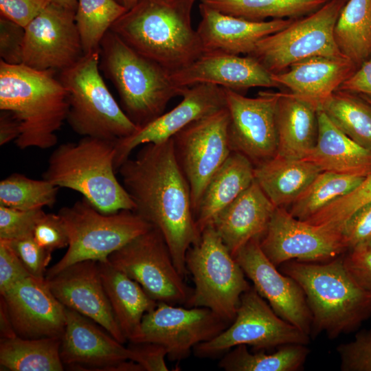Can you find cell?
<instances>
[{
	"mask_svg": "<svg viewBox=\"0 0 371 371\" xmlns=\"http://www.w3.org/2000/svg\"><path fill=\"white\" fill-rule=\"evenodd\" d=\"M122 185L135 203L134 212L160 230L175 265L185 278L186 256L201 238L192 210L190 186L175 155L172 138L146 144L135 158L119 168Z\"/></svg>",
	"mask_w": 371,
	"mask_h": 371,
	"instance_id": "obj_1",
	"label": "cell"
},
{
	"mask_svg": "<svg viewBox=\"0 0 371 371\" xmlns=\"http://www.w3.org/2000/svg\"><path fill=\"white\" fill-rule=\"evenodd\" d=\"M195 0H139L111 27L127 45L170 72L203 53L192 24Z\"/></svg>",
	"mask_w": 371,
	"mask_h": 371,
	"instance_id": "obj_2",
	"label": "cell"
},
{
	"mask_svg": "<svg viewBox=\"0 0 371 371\" xmlns=\"http://www.w3.org/2000/svg\"><path fill=\"white\" fill-rule=\"evenodd\" d=\"M56 74L0 60V110L19 121L21 133L15 144L20 149H48L58 142L56 133L67 119L69 102Z\"/></svg>",
	"mask_w": 371,
	"mask_h": 371,
	"instance_id": "obj_3",
	"label": "cell"
},
{
	"mask_svg": "<svg viewBox=\"0 0 371 371\" xmlns=\"http://www.w3.org/2000/svg\"><path fill=\"white\" fill-rule=\"evenodd\" d=\"M343 255L324 263L292 260L279 270L302 289L311 314V335L334 339L357 330L371 316V295L353 280Z\"/></svg>",
	"mask_w": 371,
	"mask_h": 371,
	"instance_id": "obj_4",
	"label": "cell"
},
{
	"mask_svg": "<svg viewBox=\"0 0 371 371\" xmlns=\"http://www.w3.org/2000/svg\"><path fill=\"white\" fill-rule=\"evenodd\" d=\"M100 69L115 87L122 109L138 127L164 113L187 88L175 85L171 72L138 53L110 30L100 46Z\"/></svg>",
	"mask_w": 371,
	"mask_h": 371,
	"instance_id": "obj_5",
	"label": "cell"
},
{
	"mask_svg": "<svg viewBox=\"0 0 371 371\" xmlns=\"http://www.w3.org/2000/svg\"><path fill=\"white\" fill-rule=\"evenodd\" d=\"M116 141L83 137L59 145L49 157L43 179L80 192L104 214L134 210L133 201L115 176Z\"/></svg>",
	"mask_w": 371,
	"mask_h": 371,
	"instance_id": "obj_6",
	"label": "cell"
},
{
	"mask_svg": "<svg viewBox=\"0 0 371 371\" xmlns=\"http://www.w3.org/2000/svg\"><path fill=\"white\" fill-rule=\"evenodd\" d=\"M100 49L85 54L58 76L68 97L66 121L77 134L117 140L138 126L126 115L106 87L100 69Z\"/></svg>",
	"mask_w": 371,
	"mask_h": 371,
	"instance_id": "obj_7",
	"label": "cell"
},
{
	"mask_svg": "<svg viewBox=\"0 0 371 371\" xmlns=\"http://www.w3.org/2000/svg\"><path fill=\"white\" fill-rule=\"evenodd\" d=\"M58 214L69 245L62 258L47 271L45 278L78 262L106 261L113 252L153 227L133 210L104 214L85 198L63 207Z\"/></svg>",
	"mask_w": 371,
	"mask_h": 371,
	"instance_id": "obj_8",
	"label": "cell"
},
{
	"mask_svg": "<svg viewBox=\"0 0 371 371\" xmlns=\"http://www.w3.org/2000/svg\"><path fill=\"white\" fill-rule=\"evenodd\" d=\"M194 288L186 307H205L231 324L241 295L251 288L245 274L212 225L186 256Z\"/></svg>",
	"mask_w": 371,
	"mask_h": 371,
	"instance_id": "obj_9",
	"label": "cell"
},
{
	"mask_svg": "<svg viewBox=\"0 0 371 371\" xmlns=\"http://www.w3.org/2000/svg\"><path fill=\"white\" fill-rule=\"evenodd\" d=\"M346 1L329 0L317 10L260 40L247 56L271 74L312 56H344L335 43L334 28Z\"/></svg>",
	"mask_w": 371,
	"mask_h": 371,
	"instance_id": "obj_10",
	"label": "cell"
},
{
	"mask_svg": "<svg viewBox=\"0 0 371 371\" xmlns=\"http://www.w3.org/2000/svg\"><path fill=\"white\" fill-rule=\"evenodd\" d=\"M107 260L157 302L186 306L191 297L193 289L186 284L163 234L155 227L113 252Z\"/></svg>",
	"mask_w": 371,
	"mask_h": 371,
	"instance_id": "obj_11",
	"label": "cell"
},
{
	"mask_svg": "<svg viewBox=\"0 0 371 371\" xmlns=\"http://www.w3.org/2000/svg\"><path fill=\"white\" fill-rule=\"evenodd\" d=\"M309 343V335L278 316L254 286L240 297L233 322L213 339L193 348L199 358H214L240 345L268 349Z\"/></svg>",
	"mask_w": 371,
	"mask_h": 371,
	"instance_id": "obj_12",
	"label": "cell"
},
{
	"mask_svg": "<svg viewBox=\"0 0 371 371\" xmlns=\"http://www.w3.org/2000/svg\"><path fill=\"white\" fill-rule=\"evenodd\" d=\"M228 124L225 107L191 122L172 137L176 159L190 186L194 216L208 181L232 153Z\"/></svg>",
	"mask_w": 371,
	"mask_h": 371,
	"instance_id": "obj_13",
	"label": "cell"
},
{
	"mask_svg": "<svg viewBox=\"0 0 371 371\" xmlns=\"http://www.w3.org/2000/svg\"><path fill=\"white\" fill-rule=\"evenodd\" d=\"M66 325L60 355L72 370L144 371L137 344L128 347L80 313L65 307Z\"/></svg>",
	"mask_w": 371,
	"mask_h": 371,
	"instance_id": "obj_14",
	"label": "cell"
},
{
	"mask_svg": "<svg viewBox=\"0 0 371 371\" xmlns=\"http://www.w3.org/2000/svg\"><path fill=\"white\" fill-rule=\"evenodd\" d=\"M229 324L207 308L157 302L154 309L144 314L138 333L130 343L159 345L170 360L180 361L196 345L213 339Z\"/></svg>",
	"mask_w": 371,
	"mask_h": 371,
	"instance_id": "obj_15",
	"label": "cell"
},
{
	"mask_svg": "<svg viewBox=\"0 0 371 371\" xmlns=\"http://www.w3.org/2000/svg\"><path fill=\"white\" fill-rule=\"evenodd\" d=\"M259 242L263 253L277 267L292 260L326 262L348 250L341 229L300 220L284 207H276Z\"/></svg>",
	"mask_w": 371,
	"mask_h": 371,
	"instance_id": "obj_16",
	"label": "cell"
},
{
	"mask_svg": "<svg viewBox=\"0 0 371 371\" xmlns=\"http://www.w3.org/2000/svg\"><path fill=\"white\" fill-rule=\"evenodd\" d=\"M231 150L254 166L277 155L276 108L279 92L260 91L254 98L225 89Z\"/></svg>",
	"mask_w": 371,
	"mask_h": 371,
	"instance_id": "obj_17",
	"label": "cell"
},
{
	"mask_svg": "<svg viewBox=\"0 0 371 371\" xmlns=\"http://www.w3.org/2000/svg\"><path fill=\"white\" fill-rule=\"evenodd\" d=\"M84 55L74 12L49 3L25 27V65L60 71Z\"/></svg>",
	"mask_w": 371,
	"mask_h": 371,
	"instance_id": "obj_18",
	"label": "cell"
},
{
	"mask_svg": "<svg viewBox=\"0 0 371 371\" xmlns=\"http://www.w3.org/2000/svg\"><path fill=\"white\" fill-rule=\"evenodd\" d=\"M260 238L250 240L237 252L235 259L274 312L311 335L312 317L302 289L268 259L260 248Z\"/></svg>",
	"mask_w": 371,
	"mask_h": 371,
	"instance_id": "obj_19",
	"label": "cell"
},
{
	"mask_svg": "<svg viewBox=\"0 0 371 371\" xmlns=\"http://www.w3.org/2000/svg\"><path fill=\"white\" fill-rule=\"evenodd\" d=\"M181 96V101L173 109L116 141L114 167L117 172L137 146L166 141L191 122L226 107L224 88L215 85L187 87Z\"/></svg>",
	"mask_w": 371,
	"mask_h": 371,
	"instance_id": "obj_20",
	"label": "cell"
},
{
	"mask_svg": "<svg viewBox=\"0 0 371 371\" xmlns=\"http://www.w3.org/2000/svg\"><path fill=\"white\" fill-rule=\"evenodd\" d=\"M45 280L65 307L91 319L120 343L128 341L114 315L98 261L76 262Z\"/></svg>",
	"mask_w": 371,
	"mask_h": 371,
	"instance_id": "obj_21",
	"label": "cell"
},
{
	"mask_svg": "<svg viewBox=\"0 0 371 371\" xmlns=\"http://www.w3.org/2000/svg\"><path fill=\"white\" fill-rule=\"evenodd\" d=\"M1 295L17 336L25 339L63 337L65 307L52 293L45 278L28 276Z\"/></svg>",
	"mask_w": 371,
	"mask_h": 371,
	"instance_id": "obj_22",
	"label": "cell"
},
{
	"mask_svg": "<svg viewBox=\"0 0 371 371\" xmlns=\"http://www.w3.org/2000/svg\"><path fill=\"white\" fill-rule=\"evenodd\" d=\"M171 78L181 88L212 84L242 94L253 87H278L253 57L223 52H203L186 67L171 72Z\"/></svg>",
	"mask_w": 371,
	"mask_h": 371,
	"instance_id": "obj_23",
	"label": "cell"
},
{
	"mask_svg": "<svg viewBox=\"0 0 371 371\" xmlns=\"http://www.w3.org/2000/svg\"><path fill=\"white\" fill-rule=\"evenodd\" d=\"M196 29L203 52L249 54L262 38L288 26L293 19L256 21L223 13L203 3Z\"/></svg>",
	"mask_w": 371,
	"mask_h": 371,
	"instance_id": "obj_24",
	"label": "cell"
},
{
	"mask_svg": "<svg viewBox=\"0 0 371 371\" xmlns=\"http://www.w3.org/2000/svg\"><path fill=\"white\" fill-rule=\"evenodd\" d=\"M275 209L254 180L210 225L234 257L250 240L262 236Z\"/></svg>",
	"mask_w": 371,
	"mask_h": 371,
	"instance_id": "obj_25",
	"label": "cell"
},
{
	"mask_svg": "<svg viewBox=\"0 0 371 371\" xmlns=\"http://www.w3.org/2000/svg\"><path fill=\"white\" fill-rule=\"evenodd\" d=\"M357 69L347 57L312 56L291 65L287 69L271 74L278 87L307 98L320 106L322 103Z\"/></svg>",
	"mask_w": 371,
	"mask_h": 371,
	"instance_id": "obj_26",
	"label": "cell"
},
{
	"mask_svg": "<svg viewBox=\"0 0 371 371\" xmlns=\"http://www.w3.org/2000/svg\"><path fill=\"white\" fill-rule=\"evenodd\" d=\"M319 108L304 97L279 92L276 108L277 155L300 159L308 156L317 139Z\"/></svg>",
	"mask_w": 371,
	"mask_h": 371,
	"instance_id": "obj_27",
	"label": "cell"
},
{
	"mask_svg": "<svg viewBox=\"0 0 371 371\" xmlns=\"http://www.w3.org/2000/svg\"><path fill=\"white\" fill-rule=\"evenodd\" d=\"M317 120L316 144L304 159L314 163L322 171L363 177L371 173L370 148L341 131L319 108Z\"/></svg>",
	"mask_w": 371,
	"mask_h": 371,
	"instance_id": "obj_28",
	"label": "cell"
},
{
	"mask_svg": "<svg viewBox=\"0 0 371 371\" xmlns=\"http://www.w3.org/2000/svg\"><path fill=\"white\" fill-rule=\"evenodd\" d=\"M102 283L123 334L130 342L137 336L143 316L157 302L138 282L114 267L108 260L98 261Z\"/></svg>",
	"mask_w": 371,
	"mask_h": 371,
	"instance_id": "obj_29",
	"label": "cell"
},
{
	"mask_svg": "<svg viewBox=\"0 0 371 371\" xmlns=\"http://www.w3.org/2000/svg\"><path fill=\"white\" fill-rule=\"evenodd\" d=\"M254 181V166L243 155L233 152L208 181L198 205L195 220L201 233L216 214Z\"/></svg>",
	"mask_w": 371,
	"mask_h": 371,
	"instance_id": "obj_30",
	"label": "cell"
},
{
	"mask_svg": "<svg viewBox=\"0 0 371 371\" xmlns=\"http://www.w3.org/2000/svg\"><path fill=\"white\" fill-rule=\"evenodd\" d=\"M322 171L310 161L276 155L254 166V180L276 207L287 208Z\"/></svg>",
	"mask_w": 371,
	"mask_h": 371,
	"instance_id": "obj_31",
	"label": "cell"
},
{
	"mask_svg": "<svg viewBox=\"0 0 371 371\" xmlns=\"http://www.w3.org/2000/svg\"><path fill=\"white\" fill-rule=\"evenodd\" d=\"M61 340L59 337L1 338V366L12 371H62Z\"/></svg>",
	"mask_w": 371,
	"mask_h": 371,
	"instance_id": "obj_32",
	"label": "cell"
},
{
	"mask_svg": "<svg viewBox=\"0 0 371 371\" xmlns=\"http://www.w3.org/2000/svg\"><path fill=\"white\" fill-rule=\"evenodd\" d=\"M341 53L359 67L371 56V0H347L334 28Z\"/></svg>",
	"mask_w": 371,
	"mask_h": 371,
	"instance_id": "obj_33",
	"label": "cell"
},
{
	"mask_svg": "<svg viewBox=\"0 0 371 371\" xmlns=\"http://www.w3.org/2000/svg\"><path fill=\"white\" fill-rule=\"evenodd\" d=\"M307 345L287 344L271 354L250 352L240 345L225 352L218 366L226 371H296L302 368L309 353Z\"/></svg>",
	"mask_w": 371,
	"mask_h": 371,
	"instance_id": "obj_34",
	"label": "cell"
},
{
	"mask_svg": "<svg viewBox=\"0 0 371 371\" xmlns=\"http://www.w3.org/2000/svg\"><path fill=\"white\" fill-rule=\"evenodd\" d=\"M223 13L245 19H294L307 15L329 0H200Z\"/></svg>",
	"mask_w": 371,
	"mask_h": 371,
	"instance_id": "obj_35",
	"label": "cell"
},
{
	"mask_svg": "<svg viewBox=\"0 0 371 371\" xmlns=\"http://www.w3.org/2000/svg\"><path fill=\"white\" fill-rule=\"evenodd\" d=\"M319 109L341 131L371 149V104L366 100L352 93L336 90Z\"/></svg>",
	"mask_w": 371,
	"mask_h": 371,
	"instance_id": "obj_36",
	"label": "cell"
},
{
	"mask_svg": "<svg viewBox=\"0 0 371 371\" xmlns=\"http://www.w3.org/2000/svg\"><path fill=\"white\" fill-rule=\"evenodd\" d=\"M363 178L322 171L289 206L287 210L294 217L306 221L333 201L349 193Z\"/></svg>",
	"mask_w": 371,
	"mask_h": 371,
	"instance_id": "obj_37",
	"label": "cell"
},
{
	"mask_svg": "<svg viewBox=\"0 0 371 371\" xmlns=\"http://www.w3.org/2000/svg\"><path fill=\"white\" fill-rule=\"evenodd\" d=\"M127 10L115 0H78L75 21L84 54L100 49L104 35Z\"/></svg>",
	"mask_w": 371,
	"mask_h": 371,
	"instance_id": "obj_38",
	"label": "cell"
},
{
	"mask_svg": "<svg viewBox=\"0 0 371 371\" xmlns=\"http://www.w3.org/2000/svg\"><path fill=\"white\" fill-rule=\"evenodd\" d=\"M58 190L44 179L36 180L13 173L0 182V205L22 210L53 207Z\"/></svg>",
	"mask_w": 371,
	"mask_h": 371,
	"instance_id": "obj_39",
	"label": "cell"
},
{
	"mask_svg": "<svg viewBox=\"0 0 371 371\" xmlns=\"http://www.w3.org/2000/svg\"><path fill=\"white\" fill-rule=\"evenodd\" d=\"M371 202V173L347 194L311 216L308 222L315 225L326 224L342 229L350 216L363 205Z\"/></svg>",
	"mask_w": 371,
	"mask_h": 371,
	"instance_id": "obj_40",
	"label": "cell"
},
{
	"mask_svg": "<svg viewBox=\"0 0 371 371\" xmlns=\"http://www.w3.org/2000/svg\"><path fill=\"white\" fill-rule=\"evenodd\" d=\"M43 208L22 210L0 205V240L10 241L33 234Z\"/></svg>",
	"mask_w": 371,
	"mask_h": 371,
	"instance_id": "obj_41",
	"label": "cell"
},
{
	"mask_svg": "<svg viewBox=\"0 0 371 371\" xmlns=\"http://www.w3.org/2000/svg\"><path fill=\"white\" fill-rule=\"evenodd\" d=\"M337 352L342 371H371V328L357 333L350 342L339 345Z\"/></svg>",
	"mask_w": 371,
	"mask_h": 371,
	"instance_id": "obj_42",
	"label": "cell"
},
{
	"mask_svg": "<svg viewBox=\"0 0 371 371\" xmlns=\"http://www.w3.org/2000/svg\"><path fill=\"white\" fill-rule=\"evenodd\" d=\"M3 241V240H2ZM6 242L18 256L30 275L44 279L52 253L40 246L32 235Z\"/></svg>",
	"mask_w": 371,
	"mask_h": 371,
	"instance_id": "obj_43",
	"label": "cell"
},
{
	"mask_svg": "<svg viewBox=\"0 0 371 371\" xmlns=\"http://www.w3.org/2000/svg\"><path fill=\"white\" fill-rule=\"evenodd\" d=\"M33 237L40 246L51 253L69 245L67 230L58 214L45 213L35 225Z\"/></svg>",
	"mask_w": 371,
	"mask_h": 371,
	"instance_id": "obj_44",
	"label": "cell"
},
{
	"mask_svg": "<svg viewBox=\"0 0 371 371\" xmlns=\"http://www.w3.org/2000/svg\"><path fill=\"white\" fill-rule=\"evenodd\" d=\"M342 257L349 274L371 295V240L347 250Z\"/></svg>",
	"mask_w": 371,
	"mask_h": 371,
	"instance_id": "obj_45",
	"label": "cell"
},
{
	"mask_svg": "<svg viewBox=\"0 0 371 371\" xmlns=\"http://www.w3.org/2000/svg\"><path fill=\"white\" fill-rule=\"evenodd\" d=\"M25 27L3 16L0 17V57L9 65L23 63Z\"/></svg>",
	"mask_w": 371,
	"mask_h": 371,
	"instance_id": "obj_46",
	"label": "cell"
},
{
	"mask_svg": "<svg viewBox=\"0 0 371 371\" xmlns=\"http://www.w3.org/2000/svg\"><path fill=\"white\" fill-rule=\"evenodd\" d=\"M341 232L348 250L371 240V202L361 206L350 216Z\"/></svg>",
	"mask_w": 371,
	"mask_h": 371,
	"instance_id": "obj_47",
	"label": "cell"
},
{
	"mask_svg": "<svg viewBox=\"0 0 371 371\" xmlns=\"http://www.w3.org/2000/svg\"><path fill=\"white\" fill-rule=\"evenodd\" d=\"M30 276V273L9 245L5 241L0 240L1 295L3 294L16 282Z\"/></svg>",
	"mask_w": 371,
	"mask_h": 371,
	"instance_id": "obj_48",
	"label": "cell"
},
{
	"mask_svg": "<svg viewBox=\"0 0 371 371\" xmlns=\"http://www.w3.org/2000/svg\"><path fill=\"white\" fill-rule=\"evenodd\" d=\"M49 3V0H0V13L25 27Z\"/></svg>",
	"mask_w": 371,
	"mask_h": 371,
	"instance_id": "obj_49",
	"label": "cell"
},
{
	"mask_svg": "<svg viewBox=\"0 0 371 371\" xmlns=\"http://www.w3.org/2000/svg\"><path fill=\"white\" fill-rule=\"evenodd\" d=\"M337 90L361 94L371 100V58L365 61Z\"/></svg>",
	"mask_w": 371,
	"mask_h": 371,
	"instance_id": "obj_50",
	"label": "cell"
},
{
	"mask_svg": "<svg viewBox=\"0 0 371 371\" xmlns=\"http://www.w3.org/2000/svg\"><path fill=\"white\" fill-rule=\"evenodd\" d=\"M21 133L20 124L9 111H1L0 113V146L16 140Z\"/></svg>",
	"mask_w": 371,
	"mask_h": 371,
	"instance_id": "obj_51",
	"label": "cell"
},
{
	"mask_svg": "<svg viewBox=\"0 0 371 371\" xmlns=\"http://www.w3.org/2000/svg\"><path fill=\"white\" fill-rule=\"evenodd\" d=\"M0 335L1 338H9L16 335L5 300L1 295L0 301Z\"/></svg>",
	"mask_w": 371,
	"mask_h": 371,
	"instance_id": "obj_52",
	"label": "cell"
},
{
	"mask_svg": "<svg viewBox=\"0 0 371 371\" xmlns=\"http://www.w3.org/2000/svg\"><path fill=\"white\" fill-rule=\"evenodd\" d=\"M51 3L63 8L76 13L78 8V0H49Z\"/></svg>",
	"mask_w": 371,
	"mask_h": 371,
	"instance_id": "obj_53",
	"label": "cell"
},
{
	"mask_svg": "<svg viewBox=\"0 0 371 371\" xmlns=\"http://www.w3.org/2000/svg\"><path fill=\"white\" fill-rule=\"evenodd\" d=\"M119 3L124 6L127 10H129L134 6L139 0H115Z\"/></svg>",
	"mask_w": 371,
	"mask_h": 371,
	"instance_id": "obj_54",
	"label": "cell"
},
{
	"mask_svg": "<svg viewBox=\"0 0 371 371\" xmlns=\"http://www.w3.org/2000/svg\"><path fill=\"white\" fill-rule=\"evenodd\" d=\"M365 100H366V101H367V102H368L369 104H371V100H368V99H366V98H365Z\"/></svg>",
	"mask_w": 371,
	"mask_h": 371,
	"instance_id": "obj_55",
	"label": "cell"
}]
</instances>
